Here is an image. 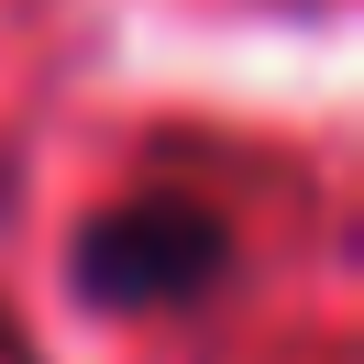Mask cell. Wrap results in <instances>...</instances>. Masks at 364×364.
<instances>
[{"label":"cell","instance_id":"6da1fadb","mask_svg":"<svg viewBox=\"0 0 364 364\" xmlns=\"http://www.w3.org/2000/svg\"><path fill=\"white\" fill-rule=\"evenodd\" d=\"M232 265V232L210 199H188V188H144V199L100 210L89 232H77V298H100V309H188V298H210Z\"/></svg>","mask_w":364,"mask_h":364}]
</instances>
